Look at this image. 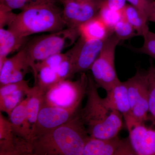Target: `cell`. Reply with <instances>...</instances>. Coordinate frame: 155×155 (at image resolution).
Returning a JSON list of instances; mask_svg holds the SVG:
<instances>
[{
  "mask_svg": "<svg viewBox=\"0 0 155 155\" xmlns=\"http://www.w3.org/2000/svg\"><path fill=\"white\" fill-rule=\"evenodd\" d=\"M79 111L69 122L34 137L32 155H82L90 136Z\"/></svg>",
  "mask_w": 155,
  "mask_h": 155,
  "instance_id": "obj_1",
  "label": "cell"
},
{
  "mask_svg": "<svg viewBox=\"0 0 155 155\" xmlns=\"http://www.w3.org/2000/svg\"><path fill=\"white\" fill-rule=\"evenodd\" d=\"M66 27L62 11L55 2H50L30 6L15 14L8 28L20 37L27 38L31 35L51 33Z\"/></svg>",
  "mask_w": 155,
  "mask_h": 155,
  "instance_id": "obj_2",
  "label": "cell"
},
{
  "mask_svg": "<svg viewBox=\"0 0 155 155\" xmlns=\"http://www.w3.org/2000/svg\"><path fill=\"white\" fill-rule=\"evenodd\" d=\"M79 36L78 28L67 27L31 39L23 48L30 61L31 70L35 63L62 52L73 45Z\"/></svg>",
  "mask_w": 155,
  "mask_h": 155,
  "instance_id": "obj_3",
  "label": "cell"
},
{
  "mask_svg": "<svg viewBox=\"0 0 155 155\" xmlns=\"http://www.w3.org/2000/svg\"><path fill=\"white\" fill-rule=\"evenodd\" d=\"M75 81L69 79L60 81L45 93L43 104L78 110L84 96L86 95L88 76L82 72Z\"/></svg>",
  "mask_w": 155,
  "mask_h": 155,
  "instance_id": "obj_4",
  "label": "cell"
},
{
  "mask_svg": "<svg viewBox=\"0 0 155 155\" xmlns=\"http://www.w3.org/2000/svg\"><path fill=\"white\" fill-rule=\"evenodd\" d=\"M120 41L114 33L106 39L99 55L91 68L97 86L106 91L120 81L115 67V51Z\"/></svg>",
  "mask_w": 155,
  "mask_h": 155,
  "instance_id": "obj_5",
  "label": "cell"
},
{
  "mask_svg": "<svg viewBox=\"0 0 155 155\" xmlns=\"http://www.w3.org/2000/svg\"><path fill=\"white\" fill-rule=\"evenodd\" d=\"M129 97L130 111L128 119L136 122L147 120L149 111L148 76L137 72L133 77L125 81Z\"/></svg>",
  "mask_w": 155,
  "mask_h": 155,
  "instance_id": "obj_6",
  "label": "cell"
},
{
  "mask_svg": "<svg viewBox=\"0 0 155 155\" xmlns=\"http://www.w3.org/2000/svg\"><path fill=\"white\" fill-rule=\"evenodd\" d=\"M106 40H86L80 37L68 52L72 64V77L90 70L99 55Z\"/></svg>",
  "mask_w": 155,
  "mask_h": 155,
  "instance_id": "obj_7",
  "label": "cell"
},
{
  "mask_svg": "<svg viewBox=\"0 0 155 155\" xmlns=\"http://www.w3.org/2000/svg\"><path fill=\"white\" fill-rule=\"evenodd\" d=\"M62 13L68 28H78L97 16L103 0H61Z\"/></svg>",
  "mask_w": 155,
  "mask_h": 155,
  "instance_id": "obj_8",
  "label": "cell"
},
{
  "mask_svg": "<svg viewBox=\"0 0 155 155\" xmlns=\"http://www.w3.org/2000/svg\"><path fill=\"white\" fill-rule=\"evenodd\" d=\"M0 155H32L29 140L15 133L9 119L0 113Z\"/></svg>",
  "mask_w": 155,
  "mask_h": 155,
  "instance_id": "obj_9",
  "label": "cell"
},
{
  "mask_svg": "<svg viewBox=\"0 0 155 155\" xmlns=\"http://www.w3.org/2000/svg\"><path fill=\"white\" fill-rule=\"evenodd\" d=\"M79 110H75L52 107L46 105L42 103L38 116L32 139L35 137L69 122L77 114Z\"/></svg>",
  "mask_w": 155,
  "mask_h": 155,
  "instance_id": "obj_10",
  "label": "cell"
},
{
  "mask_svg": "<svg viewBox=\"0 0 155 155\" xmlns=\"http://www.w3.org/2000/svg\"><path fill=\"white\" fill-rule=\"evenodd\" d=\"M125 121L135 155H155V128L146 126L145 122Z\"/></svg>",
  "mask_w": 155,
  "mask_h": 155,
  "instance_id": "obj_11",
  "label": "cell"
},
{
  "mask_svg": "<svg viewBox=\"0 0 155 155\" xmlns=\"http://www.w3.org/2000/svg\"><path fill=\"white\" fill-rule=\"evenodd\" d=\"M135 155L129 139L121 140L118 136L109 139H100L89 137L82 155Z\"/></svg>",
  "mask_w": 155,
  "mask_h": 155,
  "instance_id": "obj_12",
  "label": "cell"
},
{
  "mask_svg": "<svg viewBox=\"0 0 155 155\" xmlns=\"http://www.w3.org/2000/svg\"><path fill=\"white\" fill-rule=\"evenodd\" d=\"M31 64L24 49L8 58L0 67V86L24 80Z\"/></svg>",
  "mask_w": 155,
  "mask_h": 155,
  "instance_id": "obj_13",
  "label": "cell"
},
{
  "mask_svg": "<svg viewBox=\"0 0 155 155\" xmlns=\"http://www.w3.org/2000/svg\"><path fill=\"white\" fill-rule=\"evenodd\" d=\"M29 80H23L6 84L0 88V110L5 112L8 117L11 112L27 96L31 87Z\"/></svg>",
  "mask_w": 155,
  "mask_h": 155,
  "instance_id": "obj_14",
  "label": "cell"
},
{
  "mask_svg": "<svg viewBox=\"0 0 155 155\" xmlns=\"http://www.w3.org/2000/svg\"><path fill=\"white\" fill-rule=\"evenodd\" d=\"M107 93L105 97L102 98L105 107L110 110L120 112L124 118L129 116L130 107L126 82L119 81Z\"/></svg>",
  "mask_w": 155,
  "mask_h": 155,
  "instance_id": "obj_15",
  "label": "cell"
},
{
  "mask_svg": "<svg viewBox=\"0 0 155 155\" xmlns=\"http://www.w3.org/2000/svg\"><path fill=\"white\" fill-rule=\"evenodd\" d=\"M28 97H26L11 112L9 120L15 133L31 142L32 132L26 116V107Z\"/></svg>",
  "mask_w": 155,
  "mask_h": 155,
  "instance_id": "obj_16",
  "label": "cell"
},
{
  "mask_svg": "<svg viewBox=\"0 0 155 155\" xmlns=\"http://www.w3.org/2000/svg\"><path fill=\"white\" fill-rule=\"evenodd\" d=\"M78 29L80 37L86 40H106L114 33L98 15L81 25Z\"/></svg>",
  "mask_w": 155,
  "mask_h": 155,
  "instance_id": "obj_17",
  "label": "cell"
},
{
  "mask_svg": "<svg viewBox=\"0 0 155 155\" xmlns=\"http://www.w3.org/2000/svg\"><path fill=\"white\" fill-rule=\"evenodd\" d=\"M26 39L18 36L8 28H0V67L8 55L25 44Z\"/></svg>",
  "mask_w": 155,
  "mask_h": 155,
  "instance_id": "obj_18",
  "label": "cell"
},
{
  "mask_svg": "<svg viewBox=\"0 0 155 155\" xmlns=\"http://www.w3.org/2000/svg\"><path fill=\"white\" fill-rule=\"evenodd\" d=\"M45 93L38 85H35L31 87L27 94L28 101L26 107V116L32 132V138L38 116L43 102Z\"/></svg>",
  "mask_w": 155,
  "mask_h": 155,
  "instance_id": "obj_19",
  "label": "cell"
},
{
  "mask_svg": "<svg viewBox=\"0 0 155 155\" xmlns=\"http://www.w3.org/2000/svg\"><path fill=\"white\" fill-rule=\"evenodd\" d=\"M123 17L132 25L137 35L143 37L149 30L147 17L131 5H125L122 10Z\"/></svg>",
  "mask_w": 155,
  "mask_h": 155,
  "instance_id": "obj_20",
  "label": "cell"
},
{
  "mask_svg": "<svg viewBox=\"0 0 155 155\" xmlns=\"http://www.w3.org/2000/svg\"><path fill=\"white\" fill-rule=\"evenodd\" d=\"M35 85L45 93L59 81L56 70L49 67H37L33 72Z\"/></svg>",
  "mask_w": 155,
  "mask_h": 155,
  "instance_id": "obj_21",
  "label": "cell"
},
{
  "mask_svg": "<svg viewBox=\"0 0 155 155\" xmlns=\"http://www.w3.org/2000/svg\"><path fill=\"white\" fill-rule=\"evenodd\" d=\"M98 16L108 28L113 31L116 23L123 17L122 11L113 10L103 2L101 5Z\"/></svg>",
  "mask_w": 155,
  "mask_h": 155,
  "instance_id": "obj_22",
  "label": "cell"
},
{
  "mask_svg": "<svg viewBox=\"0 0 155 155\" xmlns=\"http://www.w3.org/2000/svg\"><path fill=\"white\" fill-rule=\"evenodd\" d=\"M113 33L120 41L128 39L137 35L132 25L123 17L114 26Z\"/></svg>",
  "mask_w": 155,
  "mask_h": 155,
  "instance_id": "obj_23",
  "label": "cell"
},
{
  "mask_svg": "<svg viewBox=\"0 0 155 155\" xmlns=\"http://www.w3.org/2000/svg\"><path fill=\"white\" fill-rule=\"evenodd\" d=\"M50 2H55V0H0V5L11 11H22L30 6Z\"/></svg>",
  "mask_w": 155,
  "mask_h": 155,
  "instance_id": "obj_24",
  "label": "cell"
},
{
  "mask_svg": "<svg viewBox=\"0 0 155 155\" xmlns=\"http://www.w3.org/2000/svg\"><path fill=\"white\" fill-rule=\"evenodd\" d=\"M67 57V53L65 54L62 52L59 53L52 55L48 57L44 61L35 63L33 69H32V72L34 71L35 68L43 67H49L56 71L60 64Z\"/></svg>",
  "mask_w": 155,
  "mask_h": 155,
  "instance_id": "obj_25",
  "label": "cell"
},
{
  "mask_svg": "<svg viewBox=\"0 0 155 155\" xmlns=\"http://www.w3.org/2000/svg\"><path fill=\"white\" fill-rule=\"evenodd\" d=\"M144 42L140 52L155 58V33L149 30L144 36Z\"/></svg>",
  "mask_w": 155,
  "mask_h": 155,
  "instance_id": "obj_26",
  "label": "cell"
},
{
  "mask_svg": "<svg viewBox=\"0 0 155 155\" xmlns=\"http://www.w3.org/2000/svg\"><path fill=\"white\" fill-rule=\"evenodd\" d=\"M67 53V58L61 63L56 70L59 81L69 79L72 77L71 60L68 53Z\"/></svg>",
  "mask_w": 155,
  "mask_h": 155,
  "instance_id": "obj_27",
  "label": "cell"
},
{
  "mask_svg": "<svg viewBox=\"0 0 155 155\" xmlns=\"http://www.w3.org/2000/svg\"><path fill=\"white\" fill-rule=\"evenodd\" d=\"M149 83V111L155 121V77L149 70L147 72Z\"/></svg>",
  "mask_w": 155,
  "mask_h": 155,
  "instance_id": "obj_28",
  "label": "cell"
},
{
  "mask_svg": "<svg viewBox=\"0 0 155 155\" xmlns=\"http://www.w3.org/2000/svg\"><path fill=\"white\" fill-rule=\"evenodd\" d=\"M130 5H133L143 14L148 19V14L151 5V0H127Z\"/></svg>",
  "mask_w": 155,
  "mask_h": 155,
  "instance_id": "obj_29",
  "label": "cell"
},
{
  "mask_svg": "<svg viewBox=\"0 0 155 155\" xmlns=\"http://www.w3.org/2000/svg\"><path fill=\"white\" fill-rule=\"evenodd\" d=\"M11 10L0 5V28H4L5 25H8L15 14Z\"/></svg>",
  "mask_w": 155,
  "mask_h": 155,
  "instance_id": "obj_30",
  "label": "cell"
},
{
  "mask_svg": "<svg viewBox=\"0 0 155 155\" xmlns=\"http://www.w3.org/2000/svg\"><path fill=\"white\" fill-rule=\"evenodd\" d=\"M127 0H103L108 7L115 11H121L126 5Z\"/></svg>",
  "mask_w": 155,
  "mask_h": 155,
  "instance_id": "obj_31",
  "label": "cell"
},
{
  "mask_svg": "<svg viewBox=\"0 0 155 155\" xmlns=\"http://www.w3.org/2000/svg\"><path fill=\"white\" fill-rule=\"evenodd\" d=\"M148 21L155 22V1H153L148 14Z\"/></svg>",
  "mask_w": 155,
  "mask_h": 155,
  "instance_id": "obj_32",
  "label": "cell"
},
{
  "mask_svg": "<svg viewBox=\"0 0 155 155\" xmlns=\"http://www.w3.org/2000/svg\"><path fill=\"white\" fill-rule=\"evenodd\" d=\"M149 70L152 73L153 75L155 77V67H154L153 66H151Z\"/></svg>",
  "mask_w": 155,
  "mask_h": 155,
  "instance_id": "obj_33",
  "label": "cell"
},
{
  "mask_svg": "<svg viewBox=\"0 0 155 155\" xmlns=\"http://www.w3.org/2000/svg\"></svg>",
  "mask_w": 155,
  "mask_h": 155,
  "instance_id": "obj_34",
  "label": "cell"
}]
</instances>
